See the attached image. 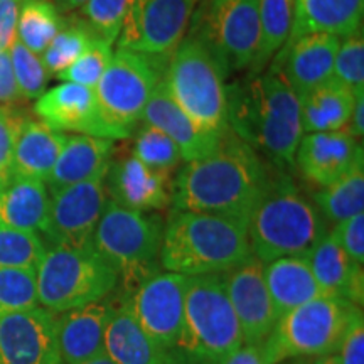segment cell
<instances>
[{
    "label": "cell",
    "instance_id": "obj_13",
    "mask_svg": "<svg viewBox=\"0 0 364 364\" xmlns=\"http://www.w3.org/2000/svg\"><path fill=\"white\" fill-rule=\"evenodd\" d=\"M188 277L166 272L149 277L127 294H118L140 327L164 351L169 353L179 341L184 324Z\"/></svg>",
    "mask_w": 364,
    "mask_h": 364
},
{
    "label": "cell",
    "instance_id": "obj_44",
    "mask_svg": "<svg viewBox=\"0 0 364 364\" xmlns=\"http://www.w3.org/2000/svg\"><path fill=\"white\" fill-rule=\"evenodd\" d=\"M338 351V364H364V318L361 309L349 322Z\"/></svg>",
    "mask_w": 364,
    "mask_h": 364
},
{
    "label": "cell",
    "instance_id": "obj_6",
    "mask_svg": "<svg viewBox=\"0 0 364 364\" xmlns=\"http://www.w3.org/2000/svg\"><path fill=\"white\" fill-rule=\"evenodd\" d=\"M228 73L201 39L184 36L167 59L164 85L201 129L215 135L228 130Z\"/></svg>",
    "mask_w": 364,
    "mask_h": 364
},
{
    "label": "cell",
    "instance_id": "obj_17",
    "mask_svg": "<svg viewBox=\"0 0 364 364\" xmlns=\"http://www.w3.org/2000/svg\"><path fill=\"white\" fill-rule=\"evenodd\" d=\"M36 115L41 122L63 134H81L120 140V135L105 122L95 90L75 83H61L46 90L36 100Z\"/></svg>",
    "mask_w": 364,
    "mask_h": 364
},
{
    "label": "cell",
    "instance_id": "obj_43",
    "mask_svg": "<svg viewBox=\"0 0 364 364\" xmlns=\"http://www.w3.org/2000/svg\"><path fill=\"white\" fill-rule=\"evenodd\" d=\"M332 235L339 241L344 252L353 258L354 262L363 265L364 262V215H354L348 220L341 221L332 230Z\"/></svg>",
    "mask_w": 364,
    "mask_h": 364
},
{
    "label": "cell",
    "instance_id": "obj_21",
    "mask_svg": "<svg viewBox=\"0 0 364 364\" xmlns=\"http://www.w3.org/2000/svg\"><path fill=\"white\" fill-rule=\"evenodd\" d=\"M115 295L59 312L56 339L63 364H81L103 353V336Z\"/></svg>",
    "mask_w": 364,
    "mask_h": 364
},
{
    "label": "cell",
    "instance_id": "obj_11",
    "mask_svg": "<svg viewBox=\"0 0 364 364\" xmlns=\"http://www.w3.org/2000/svg\"><path fill=\"white\" fill-rule=\"evenodd\" d=\"M191 34L216 54L226 73L250 70L260 39L258 0H206Z\"/></svg>",
    "mask_w": 364,
    "mask_h": 364
},
{
    "label": "cell",
    "instance_id": "obj_18",
    "mask_svg": "<svg viewBox=\"0 0 364 364\" xmlns=\"http://www.w3.org/2000/svg\"><path fill=\"white\" fill-rule=\"evenodd\" d=\"M359 162H364L363 147L348 129L306 134L295 154L300 174L317 188L341 179Z\"/></svg>",
    "mask_w": 364,
    "mask_h": 364
},
{
    "label": "cell",
    "instance_id": "obj_31",
    "mask_svg": "<svg viewBox=\"0 0 364 364\" xmlns=\"http://www.w3.org/2000/svg\"><path fill=\"white\" fill-rule=\"evenodd\" d=\"M258 24L260 39L257 56L250 68L253 75L263 73L289 41L294 24V0H258Z\"/></svg>",
    "mask_w": 364,
    "mask_h": 364
},
{
    "label": "cell",
    "instance_id": "obj_38",
    "mask_svg": "<svg viewBox=\"0 0 364 364\" xmlns=\"http://www.w3.org/2000/svg\"><path fill=\"white\" fill-rule=\"evenodd\" d=\"M130 0H86L78 17L105 43L115 44L124 27Z\"/></svg>",
    "mask_w": 364,
    "mask_h": 364
},
{
    "label": "cell",
    "instance_id": "obj_2",
    "mask_svg": "<svg viewBox=\"0 0 364 364\" xmlns=\"http://www.w3.org/2000/svg\"><path fill=\"white\" fill-rule=\"evenodd\" d=\"M228 129L265 156L290 169L304 136L300 98L273 68L228 86Z\"/></svg>",
    "mask_w": 364,
    "mask_h": 364
},
{
    "label": "cell",
    "instance_id": "obj_48",
    "mask_svg": "<svg viewBox=\"0 0 364 364\" xmlns=\"http://www.w3.org/2000/svg\"><path fill=\"white\" fill-rule=\"evenodd\" d=\"M351 135L356 139H363L364 135V91H358L356 93V102H354V108L349 118V124L346 127Z\"/></svg>",
    "mask_w": 364,
    "mask_h": 364
},
{
    "label": "cell",
    "instance_id": "obj_4",
    "mask_svg": "<svg viewBox=\"0 0 364 364\" xmlns=\"http://www.w3.org/2000/svg\"><path fill=\"white\" fill-rule=\"evenodd\" d=\"M327 231L322 213L287 176L273 177L248 220L252 255L263 263L306 255Z\"/></svg>",
    "mask_w": 364,
    "mask_h": 364
},
{
    "label": "cell",
    "instance_id": "obj_49",
    "mask_svg": "<svg viewBox=\"0 0 364 364\" xmlns=\"http://www.w3.org/2000/svg\"><path fill=\"white\" fill-rule=\"evenodd\" d=\"M56 4V7L59 9V12H75L83 6L86 0H53Z\"/></svg>",
    "mask_w": 364,
    "mask_h": 364
},
{
    "label": "cell",
    "instance_id": "obj_36",
    "mask_svg": "<svg viewBox=\"0 0 364 364\" xmlns=\"http://www.w3.org/2000/svg\"><path fill=\"white\" fill-rule=\"evenodd\" d=\"M34 268H0V316L38 307Z\"/></svg>",
    "mask_w": 364,
    "mask_h": 364
},
{
    "label": "cell",
    "instance_id": "obj_52",
    "mask_svg": "<svg viewBox=\"0 0 364 364\" xmlns=\"http://www.w3.org/2000/svg\"><path fill=\"white\" fill-rule=\"evenodd\" d=\"M280 364H312L311 358H295V359H290V361H284Z\"/></svg>",
    "mask_w": 364,
    "mask_h": 364
},
{
    "label": "cell",
    "instance_id": "obj_29",
    "mask_svg": "<svg viewBox=\"0 0 364 364\" xmlns=\"http://www.w3.org/2000/svg\"><path fill=\"white\" fill-rule=\"evenodd\" d=\"M265 284L279 318L302 304L324 297L304 255L277 258L268 263Z\"/></svg>",
    "mask_w": 364,
    "mask_h": 364
},
{
    "label": "cell",
    "instance_id": "obj_24",
    "mask_svg": "<svg viewBox=\"0 0 364 364\" xmlns=\"http://www.w3.org/2000/svg\"><path fill=\"white\" fill-rule=\"evenodd\" d=\"M103 353L115 364H169V353L140 327L129 307L115 294L103 336Z\"/></svg>",
    "mask_w": 364,
    "mask_h": 364
},
{
    "label": "cell",
    "instance_id": "obj_45",
    "mask_svg": "<svg viewBox=\"0 0 364 364\" xmlns=\"http://www.w3.org/2000/svg\"><path fill=\"white\" fill-rule=\"evenodd\" d=\"M22 0H0V51H9L17 39Z\"/></svg>",
    "mask_w": 364,
    "mask_h": 364
},
{
    "label": "cell",
    "instance_id": "obj_12",
    "mask_svg": "<svg viewBox=\"0 0 364 364\" xmlns=\"http://www.w3.org/2000/svg\"><path fill=\"white\" fill-rule=\"evenodd\" d=\"M199 0H130L117 48L169 58L184 39Z\"/></svg>",
    "mask_w": 364,
    "mask_h": 364
},
{
    "label": "cell",
    "instance_id": "obj_50",
    "mask_svg": "<svg viewBox=\"0 0 364 364\" xmlns=\"http://www.w3.org/2000/svg\"><path fill=\"white\" fill-rule=\"evenodd\" d=\"M81 364H115V363H113L112 359L107 356V354L102 353V354H98V356L91 358V359H88V361H85Z\"/></svg>",
    "mask_w": 364,
    "mask_h": 364
},
{
    "label": "cell",
    "instance_id": "obj_9",
    "mask_svg": "<svg viewBox=\"0 0 364 364\" xmlns=\"http://www.w3.org/2000/svg\"><path fill=\"white\" fill-rule=\"evenodd\" d=\"M359 309L344 299L318 297L295 307L277 321L263 341L267 364L295 358H318L338 353L349 322Z\"/></svg>",
    "mask_w": 364,
    "mask_h": 364
},
{
    "label": "cell",
    "instance_id": "obj_40",
    "mask_svg": "<svg viewBox=\"0 0 364 364\" xmlns=\"http://www.w3.org/2000/svg\"><path fill=\"white\" fill-rule=\"evenodd\" d=\"M113 53H115L113 44L97 39L83 56L76 59L68 70L59 73L58 80H61L63 83H75L95 90L110 66Z\"/></svg>",
    "mask_w": 364,
    "mask_h": 364
},
{
    "label": "cell",
    "instance_id": "obj_3",
    "mask_svg": "<svg viewBox=\"0 0 364 364\" xmlns=\"http://www.w3.org/2000/svg\"><path fill=\"white\" fill-rule=\"evenodd\" d=\"M252 257L248 221L213 213L172 211L161 247V267L186 277L225 273Z\"/></svg>",
    "mask_w": 364,
    "mask_h": 364
},
{
    "label": "cell",
    "instance_id": "obj_23",
    "mask_svg": "<svg viewBox=\"0 0 364 364\" xmlns=\"http://www.w3.org/2000/svg\"><path fill=\"white\" fill-rule=\"evenodd\" d=\"M304 257L307 258L309 267H311L324 297L344 299L358 307L363 306V265L354 262L344 252L332 231H327L324 238L314 245Z\"/></svg>",
    "mask_w": 364,
    "mask_h": 364
},
{
    "label": "cell",
    "instance_id": "obj_41",
    "mask_svg": "<svg viewBox=\"0 0 364 364\" xmlns=\"http://www.w3.org/2000/svg\"><path fill=\"white\" fill-rule=\"evenodd\" d=\"M332 80H336L354 93L364 91V36L363 27L343 38L334 59Z\"/></svg>",
    "mask_w": 364,
    "mask_h": 364
},
{
    "label": "cell",
    "instance_id": "obj_27",
    "mask_svg": "<svg viewBox=\"0 0 364 364\" xmlns=\"http://www.w3.org/2000/svg\"><path fill=\"white\" fill-rule=\"evenodd\" d=\"M363 12L364 0H294V24L289 41L307 34L348 38L363 27Z\"/></svg>",
    "mask_w": 364,
    "mask_h": 364
},
{
    "label": "cell",
    "instance_id": "obj_16",
    "mask_svg": "<svg viewBox=\"0 0 364 364\" xmlns=\"http://www.w3.org/2000/svg\"><path fill=\"white\" fill-rule=\"evenodd\" d=\"M221 275L228 299L240 322L243 343L263 344L279 321L265 284L263 262L252 255Z\"/></svg>",
    "mask_w": 364,
    "mask_h": 364
},
{
    "label": "cell",
    "instance_id": "obj_14",
    "mask_svg": "<svg viewBox=\"0 0 364 364\" xmlns=\"http://www.w3.org/2000/svg\"><path fill=\"white\" fill-rule=\"evenodd\" d=\"M105 176L107 174L51 193L48 221L43 230L49 245H91L95 228L108 203Z\"/></svg>",
    "mask_w": 364,
    "mask_h": 364
},
{
    "label": "cell",
    "instance_id": "obj_10",
    "mask_svg": "<svg viewBox=\"0 0 364 364\" xmlns=\"http://www.w3.org/2000/svg\"><path fill=\"white\" fill-rule=\"evenodd\" d=\"M167 59L120 48L113 53L95 95L105 122L120 139L130 136L139 127L154 90L164 78Z\"/></svg>",
    "mask_w": 364,
    "mask_h": 364
},
{
    "label": "cell",
    "instance_id": "obj_8",
    "mask_svg": "<svg viewBox=\"0 0 364 364\" xmlns=\"http://www.w3.org/2000/svg\"><path fill=\"white\" fill-rule=\"evenodd\" d=\"M38 300L59 314L95 302L118 289V273L93 245H51L36 268Z\"/></svg>",
    "mask_w": 364,
    "mask_h": 364
},
{
    "label": "cell",
    "instance_id": "obj_22",
    "mask_svg": "<svg viewBox=\"0 0 364 364\" xmlns=\"http://www.w3.org/2000/svg\"><path fill=\"white\" fill-rule=\"evenodd\" d=\"M142 124L152 125L164 132L179 149L182 161L201 159L218 147L223 135H215L201 129L172 100L164 81L157 85L142 115Z\"/></svg>",
    "mask_w": 364,
    "mask_h": 364
},
{
    "label": "cell",
    "instance_id": "obj_28",
    "mask_svg": "<svg viewBox=\"0 0 364 364\" xmlns=\"http://www.w3.org/2000/svg\"><path fill=\"white\" fill-rule=\"evenodd\" d=\"M49 213V194L43 181L9 177L0 188V226L43 233Z\"/></svg>",
    "mask_w": 364,
    "mask_h": 364
},
{
    "label": "cell",
    "instance_id": "obj_35",
    "mask_svg": "<svg viewBox=\"0 0 364 364\" xmlns=\"http://www.w3.org/2000/svg\"><path fill=\"white\" fill-rule=\"evenodd\" d=\"M132 156L139 159L149 169L166 176L176 171L182 162L177 145L164 132L147 124H142L136 130Z\"/></svg>",
    "mask_w": 364,
    "mask_h": 364
},
{
    "label": "cell",
    "instance_id": "obj_42",
    "mask_svg": "<svg viewBox=\"0 0 364 364\" xmlns=\"http://www.w3.org/2000/svg\"><path fill=\"white\" fill-rule=\"evenodd\" d=\"M24 115L12 107H0V182H6L11 176V164L17 132Z\"/></svg>",
    "mask_w": 364,
    "mask_h": 364
},
{
    "label": "cell",
    "instance_id": "obj_34",
    "mask_svg": "<svg viewBox=\"0 0 364 364\" xmlns=\"http://www.w3.org/2000/svg\"><path fill=\"white\" fill-rule=\"evenodd\" d=\"M97 39L93 31L78 16L66 19L63 29L41 54L46 70L51 76H58L59 73L68 70L80 56H83Z\"/></svg>",
    "mask_w": 364,
    "mask_h": 364
},
{
    "label": "cell",
    "instance_id": "obj_47",
    "mask_svg": "<svg viewBox=\"0 0 364 364\" xmlns=\"http://www.w3.org/2000/svg\"><path fill=\"white\" fill-rule=\"evenodd\" d=\"M221 364H267V363H265V358H263L262 344L243 343Z\"/></svg>",
    "mask_w": 364,
    "mask_h": 364
},
{
    "label": "cell",
    "instance_id": "obj_37",
    "mask_svg": "<svg viewBox=\"0 0 364 364\" xmlns=\"http://www.w3.org/2000/svg\"><path fill=\"white\" fill-rule=\"evenodd\" d=\"M46 252L38 233L0 226V268H38Z\"/></svg>",
    "mask_w": 364,
    "mask_h": 364
},
{
    "label": "cell",
    "instance_id": "obj_26",
    "mask_svg": "<svg viewBox=\"0 0 364 364\" xmlns=\"http://www.w3.org/2000/svg\"><path fill=\"white\" fill-rule=\"evenodd\" d=\"M68 134L51 129L41 120L24 117L14 145L11 176L46 182L61 154Z\"/></svg>",
    "mask_w": 364,
    "mask_h": 364
},
{
    "label": "cell",
    "instance_id": "obj_53",
    "mask_svg": "<svg viewBox=\"0 0 364 364\" xmlns=\"http://www.w3.org/2000/svg\"><path fill=\"white\" fill-rule=\"evenodd\" d=\"M0 188H2V182H0Z\"/></svg>",
    "mask_w": 364,
    "mask_h": 364
},
{
    "label": "cell",
    "instance_id": "obj_7",
    "mask_svg": "<svg viewBox=\"0 0 364 364\" xmlns=\"http://www.w3.org/2000/svg\"><path fill=\"white\" fill-rule=\"evenodd\" d=\"M162 236L161 216L107 203L91 245L118 273V294L130 292L159 273Z\"/></svg>",
    "mask_w": 364,
    "mask_h": 364
},
{
    "label": "cell",
    "instance_id": "obj_39",
    "mask_svg": "<svg viewBox=\"0 0 364 364\" xmlns=\"http://www.w3.org/2000/svg\"><path fill=\"white\" fill-rule=\"evenodd\" d=\"M9 56H11L14 78H16L21 98L38 100L48 90L49 78H51L43 59L39 54L29 51L17 39L9 49Z\"/></svg>",
    "mask_w": 364,
    "mask_h": 364
},
{
    "label": "cell",
    "instance_id": "obj_33",
    "mask_svg": "<svg viewBox=\"0 0 364 364\" xmlns=\"http://www.w3.org/2000/svg\"><path fill=\"white\" fill-rule=\"evenodd\" d=\"M65 22L66 19L53 0H22L17 21V41L41 56Z\"/></svg>",
    "mask_w": 364,
    "mask_h": 364
},
{
    "label": "cell",
    "instance_id": "obj_15",
    "mask_svg": "<svg viewBox=\"0 0 364 364\" xmlns=\"http://www.w3.org/2000/svg\"><path fill=\"white\" fill-rule=\"evenodd\" d=\"M0 364H63L56 314L44 307L0 316Z\"/></svg>",
    "mask_w": 364,
    "mask_h": 364
},
{
    "label": "cell",
    "instance_id": "obj_1",
    "mask_svg": "<svg viewBox=\"0 0 364 364\" xmlns=\"http://www.w3.org/2000/svg\"><path fill=\"white\" fill-rule=\"evenodd\" d=\"M273 176L252 145L228 129L211 154L186 162L171 188L174 211L250 220Z\"/></svg>",
    "mask_w": 364,
    "mask_h": 364
},
{
    "label": "cell",
    "instance_id": "obj_30",
    "mask_svg": "<svg viewBox=\"0 0 364 364\" xmlns=\"http://www.w3.org/2000/svg\"><path fill=\"white\" fill-rule=\"evenodd\" d=\"M356 93L336 80L326 81L300 98L304 134L336 132L348 127Z\"/></svg>",
    "mask_w": 364,
    "mask_h": 364
},
{
    "label": "cell",
    "instance_id": "obj_20",
    "mask_svg": "<svg viewBox=\"0 0 364 364\" xmlns=\"http://www.w3.org/2000/svg\"><path fill=\"white\" fill-rule=\"evenodd\" d=\"M105 184L110 201L124 208L150 213L171 206L169 176L149 169L134 156L112 161Z\"/></svg>",
    "mask_w": 364,
    "mask_h": 364
},
{
    "label": "cell",
    "instance_id": "obj_54",
    "mask_svg": "<svg viewBox=\"0 0 364 364\" xmlns=\"http://www.w3.org/2000/svg\"><path fill=\"white\" fill-rule=\"evenodd\" d=\"M169 364H171V363H169Z\"/></svg>",
    "mask_w": 364,
    "mask_h": 364
},
{
    "label": "cell",
    "instance_id": "obj_19",
    "mask_svg": "<svg viewBox=\"0 0 364 364\" xmlns=\"http://www.w3.org/2000/svg\"><path fill=\"white\" fill-rule=\"evenodd\" d=\"M341 39L331 34H307L289 41L273 58V70L282 75L299 98L332 78Z\"/></svg>",
    "mask_w": 364,
    "mask_h": 364
},
{
    "label": "cell",
    "instance_id": "obj_32",
    "mask_svg": "<svg viewBox=\"0 0 364 364\" xmlns=\"http://www.w3.org/2000/svg\"><path fill=\"white\" fill-rule=\"evenodd\" d=\"M326 221L338 223L359 215L364 209V162H359L348 174L321 188L312 196Z\"/></svg>",
    "mask_w": 364,
    "mask_h": 364
},
{
    "label": "cell",
    "instance_id": "obj_25",
    "mask_svg": "<svg viewBox=\"0 0 364 364\" xmlns=\"http://www.w3.org/2000/svg\"><path fill=\"white\" fill-rule=\"evenodd\" d=\"M115 140L93 135H68L48 179L51 193L107 174L112 162Z\"/></svg>",
    "mask_w": 364,
    "mask_h": 364
},
{
    "label": "cell",
    "instance_id": "obj_5",
    "mask_svg": "<svg viewBox=\"0 0 364 364\" xmlns=\"http://www.w3.org/2000/svg\"><path fill=\"white\" fill-rule=\"evenodd\" d=\"M243 344L221 273L188 277L184 324L171 364H221Z\"/></svg>",
    "mask_w": 364,
    "mask_h": 364
},
{
    "label": "cell",
    "instance_id": "obj_51",
    "mask_svg": "<svg viewBox=\"0 0 364 364\" xmlns=\"http://www.w3.org/2000/svg\"><path fill=\"white\" fill-rule=\"evenodd\" d=\"M312 364H338V358L336 354H326V356H318Z\"/></svg>",
    "mask_w": 364,
    "mask_h": 364
},
{
    "label": "cell",
    "instance_id": "obj_46",
    "mask_svg": "<svg viewBox=\"0 0 364 364\" xmlns=\"http://www.w3.org/2000/svg\"><path fill=\"white\" fill-rule=\"evenodd\" d=\"M19 100L21 93L14 78L11 56L9 51H0V107H12Z\"/></svg>",
    "mask_w": 364,
    "mask_h": 364
}]
</instances>
